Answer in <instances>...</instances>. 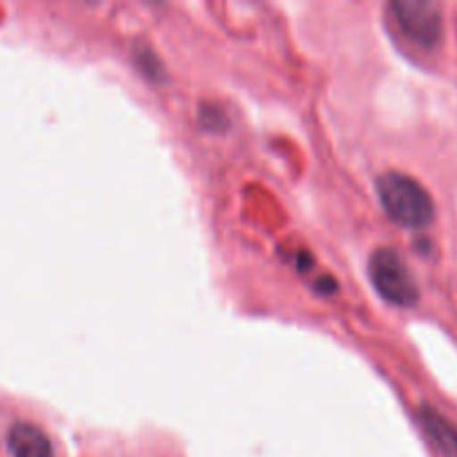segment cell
<instances>
[{"instance_id": "5", "label": "cell", "mask_w": 457, "mask_h": 457, "mask_svg": "<svg viewBox=\"0 0 457 457\" xmlns=\"http://www.w3.org/2000/svg\"><path fill=\"white\" fill-rule=\"evenodd\" d=\"M420 424H422L424 433L431 437V442L437 446V451H440L442 455L457 457V428L445 418V415L437 413L436 409L424 406V409L420 411Z\"/></svg>"}, {"instance_id": "2", "label": "cell", "mask_w": 457, "mask_h": 457, "mask_svg": "<svg viewBox=\"0 0 457 457\" xmlns=\"http://www.w3.org/2000/svg\"><path fill=\"white\" fill-rule=\"evenodd\" d=\"M369 275L379 297L400 308L415 306L420 299L418 281L404 259L393 248H378L369 259Z\"/></svg>"}, {"instance_id": "4", "label": "cell", "mask_w": 457, "mask_h": 457, "mask_svg": "<svg viewBox=\"0 0 457 457\" xmlns=\"http://www.w3.org/2000/svg\"><path fill=\"white\" fill-rule=\"evenodd\" d=\"M7 446L12 457H54V446L49 437L34 424H13L7 436Z\"/></svg>"}, {"instance_id": "3", "label": "cell", "mask_w": 457, "mask_h": 457, "mask_svg": "<svg viewBox=\"0 0 457 457\" xmlns=\"http://www.w3.org/2000/svg\"><path fill=\"white\" fill-rule=\"evenodd\" d=\"M400 29L424 49H433L440 45L445 21L442 9L428 0H395L391 4Z\"/></svg>"}, {"instance_id": "1", "label": "cell", "mask_w": 457, "mask_h": 457, "mask_svg": "<svg viewBox=\"0 0 457 457\" xmlns=\"http://www.w3.org/2000/svg\"><path fill=\"white\" fill-rule=\"evenodd\" d=\"M378 196L384 212L397 226L424 230L436 219V204L420 181L404 172H384L378 179Z\"/></svg>"}]
</instances>
